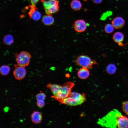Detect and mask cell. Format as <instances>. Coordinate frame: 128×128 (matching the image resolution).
<instances>
[{"label":"cell","instance_id":"12","mask_svg":"<svg viewBox=\"0 0 128 128\" xmlns=\"http://www.w3.org/2000/svg\"><path fill=\"white\" fill-rule=\"evenodd\" d=\"M42 119V115L38 111H34L31 115V119L33 123L36 124L40 123Z\"/></svg>","mask_w":128,"mask_h":128},{"label":"cell","instance_id":"7","mask_svg":"<svg viewBox=\"0 0 128 128\" xmlns=\"http://www.w3.org/2000/svg\"><path fill=\"white\" fill-rule=\"evenodd\" d=\"M14 67L13 74L15 78L18 80H21L23 79L25 77L26 73L24 67L20 66L17 64H15Z\"/></svg>","mask_w":128,"mask_h":128},{"label":"cell","instance_id":"20","mask_svg":"<svg viewBox=\"0 0 128 128\" xmlns=\"http://www.w3.org/2000/svg\"><path fill=\"white\" fill-rule=\"evenodd\" d=\"M10 69V68L9 66L6 65H3L0 67V73L2 75H6L9 73Z\"/></svg>","mask_w":128,"mask_h":128},{"label":"cell","instance_id":"19","mask_svg":"<svg viewBox=\"0 0 128 128\" xmlns=\"http://www.w3.org/2000/svg\"><path fill=\"white\" fill-rule=\"evenodd\" d=\"M116 69V67L114 64H110L107 66L106 70L107 73L110 74H112L115 73Z\"/></svg>","mask_w":128,"mask_h":128},{"label":"cell","instance_id":"18","mask_svg":"<svg viewBox=\"0 0 128 128\" xmlns=\"http://www.w3.org/2000/svg\"><path fill=\"white\" fill-rule=\"evenodd\" d=\"M3 41L5 44L10 46L12 45L14 42V39L12 36L10 34L5 35L3 37Z\"/></svg>","mask_w":128,"mask_h":128},{"label":"cell","instance_id":"13","mask_svg":"<svg viewBox=\"0 0 128 128\" xmlns=\"http://www.w3.org/2000/svg\"><path fill=\"white\" fill-rule=\"evenodd\" d=\"M77 74L79 78L84 79L88 77L90 75V72L88 69L82 67L78 71Z\"/></svg>","mask_w":128,"mask_h":128},{"label":"cell","instance_id":"16","mask_svg":"<svg viewBox=\"0 0 128 128\" xmlns=\"http://www.w3.org/2000/svg\"><path fill=\"white\" fill-rule=\"evenodd\" d=\"M42 21L45 25L49 26L53 23L54 21V19L51 15L47 14L43 17Z\"/></svg>","mask_w":128,"mask_h":128},{"label":"cell","instance_id":"10","mask_svg":"<svg viewBox=\"0 0 128 128\" xmlns=\"http://www.w3.org/2000/svg\"><path fill=\"white\" fill-rule=\"evenodd\" d=\"M28 14L30 18L35 20H38L41 17V13L37 9L35 6L32 5Z\"/></svg>","mask_w":128,"mask_h":128},{"label":"cell","instance_id":"6","mask_svg":"<svg viewBox=\"0 0 128 128\" xmlns=\"http://www.w3.org/2000/svg\"><path fill=\"white\" fill-rule=\"evenodd\" d=\"M14 56L18 65L25 67L29 64L31 58V55L29 53L22 51L19 53L15 54Z\"/></svg>","mask_w":128,"mask_h":128},{"label":"cell","instance_id":"11","mask_svg":"<svg viewBox=\"0 0 128 128\" xmlns=\"http://www.w3.org/2000/svg\"><path fill=\"white\" fill-rule=\"evenodd\" d=\"M111 23L114 28L119 29L121 28L124 26L125 21L122 17H117L113 20Z\"/></svg>","mask_w":128,"mask_h":128},{"label":"cell","instance_id":"4","mask_svg":"<svg viewBox=\"0 0 128 128\" xmlns=\"http://www.w3.org/2000/svg\"><path fill=\"white\" fill-rule=\"evenodd\" d=\"M43 4L47 14L51 15L59 10V2L57 0L44 1Z\"/></svg>","mask_w":128,"mask_h":128},{"label":"cell","instance_id":"26","mask_svg":"<svg viewBox=\"0 0 128 128\" xmlns=\"http://www.w3.org/2000/svg\"><path fill=\"white\" fill-rule=\"evenodd\" d=\"M93 2L96 4H99L101 3L103 0H92Z\"/></svg>","mask_w":128,"mask_h":128},{"label":"cell","instance_id":"17","mask_svg":"<svg viewBox=\"0 0 128 128\" xmlns=\"http://www.w3.org/2000/svg\"><path fill=\"white\" fill-rule=\"evenodd\" d=\"M70 5L72 9L75 11L80 9L82 7V4L78 0H73L71 2Z\"/></svg>","mask_w":128,"mask_h":128},{"label":"cell","instance_id":"14","mask_svg":"<svg viewBox=\"0 0 128 128\" xmlns=\"http://www.w3.org/2000/svg\"><path fill=\"white\" fill-rule=\"evenodd\" d=\"M124 38V34L122 33L119 32H115L113 36V38L114 41L118 43L120 46L123 45L122 43Z\"/></svg>","mask_w":128,"mask_h":128},{"label":"cell","instance_id":"24","mask_svg":"<svg viewBox=\"0 0 128 128\" xmlns=\"http://www.w3.org/2000/svg\"><path fill=\"white\" fill-rule=\"evenodd\" d=\"M45 103L44 100H40L37 101V105L40 108L43 107L45 105Z\"/></svg>","mask_w":128,"mask_h":128},{"label":"cell","instance_id":"22","mask_svg":"<svg viewBox=\"0 0 128 128\" xmlns=\"http://www.w3.org/2000/svg\"><path fill=\"white\" fill-rule=\"evenodd\" d=\"M122 108L123 111L128 115V101H124L122 103Z\"/></svg>","mask_w":128,"mask_h":128},{"label":"cell","instance_id":"25","mask_svg":"<svg viewBox=\"0 0 128 128\" xmlns=\"http://www.w3.org/2000/svg\"><path fill=\"white\" fill-rule=\"evenodd\" d=\"M40 0H30L31 2L32 5L35 6L36 4Z\"/></svg>","mask_w":128,"mask_h":128},{"label":"cell","instance_id":"5","mask_svg":"<svg viewBox=\"0 0 128 128\" xmlns=\"http://www.w3.org/2000/svg\"><path fill=\"white\" fill-rule=\"evenodd\" d=\"M75 62L77 65L88 69L91 68L93 65L97 64L95 60L92 59L85 55H79L76 58Z\"/></svg>","mask_w":128,"mask_h":128},{"label":"cell","instance_id":"8","mask_svg":"<svg viewBox=\"0 0 128 128\" xmlns=\"http://www.w3.org/2000/svg\"><path fill=\"white\" fill-rule=\"evenodd\" d=\"M87 26L86 22L82 19L76 20L73 25L75 30L78 32H82L85 31L87 28Z\"/></svg>","mask_w":128,"mask_h":128},{"label":"cell","instance_id":"3","mask_svg":"<svg viewBox=\"0 0 128 128\" xmlns=\"http://www.w3.org/2000/svg\"><path fill=\"white\" fill-rule=\"evenodd\" d=\"M74 85V83L71 82L65 83L62 86L60 90L55 96L53 97L58 101L68 97L71 92L72 88Z\"/></svg>","mask_w":128,"mask_h":128},{"label":"cell","instance_id":"1","mask_svg":"<svg viewBox=\"0 0 128 128\" xmlns=\"http://www.w3.org/2000/svg\"><path fill=\"white\" fill-rule=\"evenodd\" d=\"M121 114L118 110L114 109L105 116L99 119L97 123L102 127L116 128L118 119Z\"/></svg>","mask_w":128,"mask_h":128},{"label":"cell","instance_id":"21","mask_svg":"<svg viewBox=\"0 0 128 128\" xmlns=\"http://www.w3.org/2000/svg\"><path fill=\"white\" fill-rule=\"evenodd\" d=\"M114 28L112 24L108 23L105 26L104 30L106 33L109 34L112 33L114 31Z\"/></svg>","mask_w":128,"mask_h":128},{"label":"cell","instance_id":"9","mask_svg":"<svg viewBox=\"0 0 128 128\" xmlns=\"http://www.w3.org/2000/svg\"><path fill=\"white\" fill-rule=\"evenodd\" d=\"M117 125L119 128H128V117L121 114L118 119Z\"/></svg>","mask_w":128,"mask_h":128},{"label":"cell","instance_id":"15","mask_svg":"<svg viewBox=\"0 0 128 128\" xmlns=\"http://www.w3.org/2000/svg\"><path fill=\"white\" fill-rule=\"evenodd\" d=\"M46 87L51 90L53 94V96H55L60 90L62 86L58 84L49 83L47 84Z\"/></svg>","mask_w":128,"mask_h":128},{"label":"cell","instance_id":"23","mask_svg":"<svg viewBox=\"0 0 128 128\" xmlns=\"http://www.w3.org/2000/svg\"><path fill=\"white\" fill-rule=\"evenodd\" d=\"M46 95L43 93H40L37 94L36 96V99L37 101L44 100L46 98Z\"/></svg>","mask_w":128,"mask_h":128},{"label":"cell","instance_id":"2","mask_svg":"<svg viewBox=\"0 0 128 128\" xmlns=\"http://www.w3.org/2000/svg\"><path fill=\"white\" fill-rule=\"evenodd\" d=\"M85 95L76 92H71L66 98L59 100L61 103L71 106H75L82 104L86 101Z\"/></svg>","mask_w":128,"mask_h":128}]
</instances>
